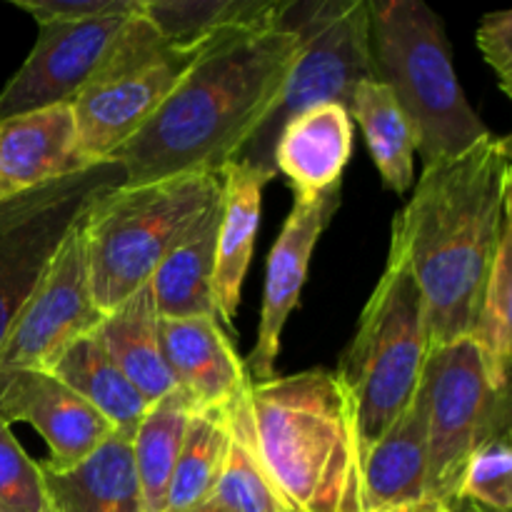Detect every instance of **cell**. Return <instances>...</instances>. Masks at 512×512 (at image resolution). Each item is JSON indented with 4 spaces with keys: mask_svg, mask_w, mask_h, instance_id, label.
Here are the masks:
<instances>
[{
    "mask_svg": "<svg viewBox=\"0 0 512 512\" xmlns=\"http://www.w3.org/2000/svg\"><path fill=\"white\" fill-rule=\"evenodd\" d=\"M510 213V135L490 133L455 158L425 165L413 198L395 215L390 248L418 280L433 348L473 333Z\"/></svg>",
    "mask_w": 512,
    "mask_h": 512,
    "instance_id": "obj_1",
    "label": "cell"
},
{
    "mask_svg": "<svg viewBox=\"0 0 512 512\" xmlns=\"http://www.w3.org/2000/svg\"><path fill=\"white\" fill-rule=\"evenodd\" d=\"M298 50V33L280 23L220 40L158 113L110 155L123 165L125 183L220 175L273 110Z\"/></svg>",
    "mask_w": 512,
    "mask_h": 512,
    "instance_id": "obj_2",
    "label": "cell"
},
{
    "mask_svg": "<svg viewBox=\"0 0 512 512\" xmlns=\"http://www.w3.org/2000/svg\"><path fill=\"white\" fill-rule=\"evenodd\" d=\"M260 458L293 512H360V438L333 370L248 385Z\"/></svg>",
    "mask_w": 512,
    "mask_h": 512,
    "instance_id": "obj_3",
    "label": "cell"
},
{
    "mask_svg": "<svg viewBox=\"0 0 512 512\" xmlns=\"http://www.w3.org/2000/svg\"><path fill=\"white\" fill-rule=\"evenodd\" d=\"M218 200L220 175L213 173L120 183L100 193L80 223L95 305L108 313L148 283Z\"/></svg>",
    "mask_w": 512,
    "mask_h": 512,
    "instance_id": "obj_4",
    "label": "cell"
},
{
    "mask_svg": "<svg viewBox=\"0 0 512 512\" xmlns=\"http://www.w3.org/2000/svg\"><path fill=\"white\" fill-rule=\"evenodd\" d=\"M368 5L375 73L413 123L425 165L455 158L493 133L460 88L443 18L423 0Z\"/></svg>",
    "mask_w": 512,
    "mask_h": 512,
    "instance_id": "obj_5",
    "label": "cell"
},
{
    "mask_svg": "<svg viewBox=\"0 0 512 512\" xmlns=\"http://www.w3.org/2000/svg\"><path fill=\"white\" fill-rule=\"evenodd\" d=\"M430 350L420 285L400 250L390 248L383 278L365 303L358 333L335 370L353 405L360 460L413 403Z\"/></svg>",
    "mask_w": 512,
    "mask_h": 512,
    "instance_id": "obj_6",
    "label": "cell"
},
{
    "mask_svg": "<svg viewBox=\"0 0 512 512\" xmlns=\"http://www.w3.org/2000/svg\"><path fill=\"white\" fill-rule=\"evenodd\" d=\"M280 25L298 33L300 50L273 110L235 158L245 160L268 180L278 175L273 160L275 143L290 120L315 105L340 103L348 108L363 80H378L370 45L368 0L290 3Z\"/></svg>",
    "mask_w": 512,
    "mask_h": 512,
    "instance_id": "obj_7",
    "label": "cell"
},
{
    "mask_svg": "<svg viewBox=\"0 0 512 512\" xmlns=\"http://www.w3.org/2000/svg\"><path fill=\"white\" fill-rule=\"evenodd\" d=\"M120 183L123 165L103 160L0 200V345L90 203Z\"/></svg>",
    "mask_w": 512,
    "mask_h": 512,
    "instance_id": "obj_8",
    "label": "cell"
},
{
    "mask_svg": "<svg viewBox=\"0 0 512 512\" xmlns=\"http://www.w3.org/2000/svg\"><path fill=\"white\" fill-rule=\"evenodd\" d=\"M160 40L143 10L83 23H40L33 50L0 90V120L73 105L110 70Z\"/></svg>",
    "mask_w": 512,
    "mask_h": 512,
    "instance_id": "obj_9",
    "label": "cell"
},
{
    "mask_svg": "<svg viewBox=\"0 0 512 512\" xmlns=\"http://www.w3.org/2000/svg\"><path fill=\"white\" fill-rule=\"evenodd\" d=\"M423 390L428 398V498L453 508L470 455L488 440L510 435V393L490 388L470 338L430 350Z\"/></svg>",
    "mask_w": 512,
    "mask_h": 512,
    "instance_id": "obj_10",
    "label": "cell"
},
{
    "mask_svg": "<svg viewBox=\"0 0 512 512\" xmlns=\"http://www.w3.org/2000/svg\"><path fill=\"white\" fill-rule=\"evenodd\" d=\"M245 30L210 35L193 43L160 40L153 48L133 55L110 70L100 83L73 100L75 125H78L80 153L90 163H103L118 148H123L183 83L195 63L220 40Z\"/></svg>",
    "mask_w": 512,
    "mask_h": 512,
    "instance_id": "obj_11",
    "label": "cell"
},
{
    "mask_svg": "<svg viewBox=\"0 0 512 512\" xmlns=\"http://www.w3.org/2000/svg\"><path fill=\"white\" fill-rule=\"evenodd\" d=\"M103 315L90 288L88 253L78 225L5 335L0 373L48 370L65 348L93 333Z\"/></svg>",
    "mask_w": 512,
    "mask_h": 512,
    "instance_id": "obj_12",
    "label": "cell"
},
{
    "mask_svg": "<svg viewBox=\"0 0 512 512\" xmlns=\"http://www.w3.org/2000/svg\"><path fill=\"white\" fill-rule=\"evenodd\" d=\"M340 183L313 195H295V205L268 255L260 310L258 343L250 353L245 370L253 383L275 378V360L280 353V338L290 313L298 308L308 265L320 235L340 208Z\"/></svg>",
    "mask_w": 512,
    "mask_h": 512,
    "instance_id": "obj_13",
    "label": "cell"
},
{
    "mask_svg": "<svg viewBox=\"0 0 512 512\" xmlns=\"http://www.w3.org/2000/svg\"><path fill=\"white\" fill-rule=\"evenodd\" d=\"M0 418L33 425L50 450L43 465L53 470L73 468L115 433L93 405L48 370L0 373Z\"/></svg>",
    "mask_w": 512,
    "mask_h": 512,
    "instance_id": "obj_14",
    "label": "cell"
},
{
    "mask_svg": "<svg viewBox=\"0 0 512 512\" xmlns=\"http://www.w3.org/2000/svg\"><path fill=\"white\" fill-rule=\"evenodd\" d=\"M80 153L78 125L70 105L33 110L0 120V195L68 178L90 168Z\"/></svg>",
    "mask_w": 512,
    "mask_h": 512,
    "instance_id": "obj_15",
    "label": "cell"
},
{
    "mask_svg": "<svg viewBox=\"0 0 512 512\" xmlns=\"http://www.w3.org/2000/svg\"><path fill=\"white\" fill-rule=\"evenodd\" d=\"M160 345L175 385L195 408H228L250 383L218 318L160 320Z\"/></svg>",
    "mask_w": 512,
    "mask_h": 512,
    "instance_id": "obj_16",
    "label": "cell"
},
{
    "mask_svg": "<svg viewBox=\"0 0 512 512\" xmlns=\"http://www.w3.org/2000/svg\"><path fill=\"white\" fill-rule=\"evenodd\" d=\"M428 498V398L423 380L413 403L360 460V512Z\"/></svg>",
    "mask_w": 512,
    "mask_h": 512,
    "instance_id": "obj_17",
    "label": "cell"
},
{
    "mask_svg": "<svg viewBox=\"0 0 512 512\" xmlns=\"http://www.w3.org/2000/svg\"><path fill=\"white\" fill-rule=\"evenodd\" d=\"M270 180L245 160H230L220 170V225L215 253L213 298L218 320L233 325L238 315L243 280L253 258L260 225L263 188Z\"/></svg>",
    "mask_w": 512,
    "mask_h": 512,
    "instance_id": "obj_18",
    "label": "cell"
},
{
    "mask_svg": "<svg viewBox=\"0 0 512 512\" xmlns=\"http://www.w3.org/2000/svg\"><path fill=\"white\" fill-rule=\"evenodd\" d=\"M353 153V118L340 103L315 105L290 120L275 143V170L295 188L313 195L340 183Z\"/></svg>",
    "mask_w": 512,
    "mask_h": 512,
    "instance_id": "obj_19",
    "label": "cell"
},
{
    "mask_svg": "<svg viewBox=\"0 0 512 512\" xmlns=\"http://www.w3.org/2000/svg\"><path fill=\"white\" fill-rule=\"evenodd\" d=\"M38 465L53 512H143L128 435L113 433L68 470Z\"/></svg>",
    "mask_w": 512,
    "mask_h": 512,
    "instance_id": "obj_20",
    "label": "cell"
},
{
    "mask_svg": "<svg viewBox=\"0 0 512 512\" xmlns=\"http://www.w3.org/2000/svg\"><path fill=\"white\" fill-rule=\"evenodd\" d=\"M95 338L148 403L178 388L160 345V315L150 283L108 310L95 328Z\"/></svg>",
    "mask_w": 512,
    "mask_h": 512,
    "instance_id": "obj_21",
    "label": "cell"
},
{
    "mask_svg": "<svg viewBox=\"0 0 512 512\" xmlns=\"http://www.w3.org/2000/svg\"><path fill=\"white\" fill-rule=\"evenodd\" d=\"M218 225L220 200L200 220L198 228L165 255L148 280L160 320L218 318L213 298Z\"/></svg>",
    "mask_w": 512,
    "mask_h": 512,
    "instance_id": "obj_22",
    "label": "cell"
},
{
    "mask_svg": "<svg viewBox=\"0 0 512 512\" xmlns=\"http://www.w3.org/2000/svg\"><path fill=\"white\" fill-rule=\"evenodd\" d=\"M48 373L78 393L85 403L93 405L113 425L115 433L133 438L150 403L110 360L100 340L95 338V330L65 348Z\"/></svg>",
    "mask_w": 512,
    "mask_h": 512,
    "instance_id": "obj_23",
    "label": "cell"
},
{
    "mask_svg": "<svg viewBox=\"0 0 512 512\" xmlns=\"http://www.w3.org/2000/svg\"><path fill=\"white\" fill-rule=\"evenodd\" d=\"M348 113L363 128L385 188L408 193L415 185L413 155L418 150V135L393 90L380 80H363L350 98Z\"/></svg>",
    "mask_w": 512,
    "mask_h": 512,
    "instance_id": "obj_24",
    "label": "cell"
},
{
    "mask_svg": "<svg viewBox=\"0 0 512 512\" xmlns=\"http://www.w3.org/2000/svg\"><path fill=\"white\" fill-rule=\"evenodd\" d=\"M195 403L180 388L170 390L160 400L148 405L145 415L135 428L133 445L135 475H138L143 512H165L168 508V488L183 448L185 428Z\"/></svg>",
    "mask_w": 512,
    "mask_h": 512,
    "instance_id": "obj_25",
    "label": "cell"
},
{
    "mask_svg": "<svg viewBox=\"0 0 512 512\" xmlns=\"http://www.w3.org/2000/svg\"><path fill=\"white\" fill-rule=\"evenodd\" d=\"M290 0H143V18L170 43L280 23Z\"/></svg>",
    "mask_w": 512,
    "mask_h": 512,
    "instance_id": "obj_26",
    "label": "cell"
},
{
    "mask_svg": "<svg viewBox=\"0 0 512 512\" xmlns=\"http://www.w3.org/2000/svg\"><path fill=\"white\" fill-rule=\"evenodd\" d=\"M228 428V453L213 498L230 512H293L260 458L248 388L228 405Z\"/></svg>",
    "mask_w": 512,
    "mask_h": 512,
    "instance_id": "obj_27",
    "label": "cell"
},
{
    "mask_svg": "<svg viewBox=\"0 0 512 512\" xmlns=\"http://www.w3.org/2000/svg\"><path fill=\"white\" fill-rule=\"evenodd\" d=\"M470 340L495 393H510L512 360V213L505 218L488 283L480 295Z\"/></svg>",
    "mask_w": 512,
    "mask_h": 512,
    "instance_id": "obj_28",
    "label": "cell"
},
{
    "mask_svg": "<svg viewBox=\"0 0 512 512\" xmlns=\"http://www.w3.org/2000/svg\"><path fill=\"white\" fill-rule=\"evenodd\" d=\"M228 408H195L185 428L165 512L193 508L213 498L228 453Z\"/></svg>",
    "mask_w": 512,
    "mask_h": 512,
    "instance_id": "obj_29",
    "label": "cell"
},
{
    "mask_svg": "<svg viewBox=\"0 0 512 512\" xmlns=\"http://www.w3.org/2000/svg\"><path fill=\"white\" fill-rule=\"evenodd\" d=\"M453 510L510 512L512 510V450L510 435L480 445L460 475Z\"/></svg>",
    "mask_w": 512,
    "mask_h": 512,
    "instance_id": "obj_30",
    "label": "cell"
},
{
    "mask_svg": "<svg viewBox=\"0 0 512 512\" xmlns=\"http://www.w3.org/2000/svg\"><path fill=\"white\" fill-rule=\"evenodd\" d=\"M0 512H53L40 465L0 418Z\"/></svg>",
    "mask_w": 512,
    "mask_h": 512,
    "instance_id": "obj_31",
    "label": "cell"
},
{
    "mask_svg": "<svg viewBox=\"0 0 512 512\" xmlns=\"http://www.w3.org/2000/svg\"><path fill=\"white\" fill-rule=\"evenodd\" d=\"M20 10L40 23H83V20L138 15L143 0H15Z\"/></svg>",
    "mask_w": 512,
    "mask_h": 512,
    "instance_id": "obj_32",
    "label": "cell"
},
{
    "mask_svg": "<svg viewBox=\"0 0 512 512\" xmlns=\"http://www.w3.org/2000/svg\"><path fill=\"white\" fill-rule=\"evenodd\" d=\"M478 48L493 73L498 75L500 90L512 98V13L498 10L488 13L478 28Z\"/></svg>",
    "mask_w": 512,
    "mask_h": 512,
    "instance_id": "obj_33",
    "label": "cell"
},
{
    "mask_svg": "<svg viewBox=\"0 0 512 512\" xmlns=\"http://www.w3.org/2000/svg\"><path fill=\"white\" fill-rule=\"evenodd\" d=\"M378 512H453V508H450V505H445V503H440V500L425 498V500H418V503L395 505V508L378 510Z\"/></svg>",
    "mask_w": 512,
    "mask_h": 512,
    "instance_id": "obj_34",
    "label": "cell"
},
{
    "mask_svg": "<svg viewBox=\"0 0 512 512\" xmlns=\"http://www.w3.org/2000/svg\"><path fill=\"white\" fill-rule=\"evenodd\" d=\"M173 512H230L228 508H223V505L218 503L215 498L205 500V503H198L193 505V508H185V510H173Z\"/></svg>",
    "mask_w": 512,
    "mask_h": 512,
    "instance_id": "obj_35",
    "label": "cell"
},
{
    "mask_svg": "<svg viewBox=\"0 0 512 512\" xmlns=\"http://www.w3.org/2000/svg\"><path fill=\"white\" fill-rule=\"evenodd\" d=\"M0 200H3V195H0Z\"/></svg>",
    "mask_w": 512,
    "mask_h": 512,
    "instance_id": "obj_36",
    "label": "cell"
}]
</instances>
